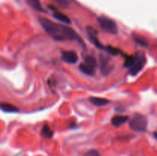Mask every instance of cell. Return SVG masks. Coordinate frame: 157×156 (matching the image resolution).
Returning a JSON list of instances; mask_svg holds the SVG:
<instances>
[{
  "label": "cell",
  "instance_id": "3",
  "mask_svg": "<svg viewBox=\"0 0 157 156\" xmlns=\"http://www.w3.org/2000/svg\"><path fill=\"white\" fill-rule=\"evenodd\" d=\"M147 119L144 115L135 114L130 121V128L134 132H144L147 128Z\"/></svg>",
  "mask_w": 157,
  "mask_h": 156
},
{
  "label": "cell",
  "instance_id": "15",
  "mask_svg": "<svg viewBox=\"0 0 157 156\" xmlns=\"http://www.w3.org/2000/svg\"><path fill=\"white\" fill-rule=\"evenodd\" d=\"M104 50L107 52L108 54L111 55H114V56H117V55L119 54H123V52L120 50L117 47H112V46H105L104 47ZM124 56L125 54H123Z\"/></svg>",
  "mask_w": 157,
  "mask_h": 156
},
{
  "label": "cell",
  "instance_id": "6",
  "mask_svg": "<svg viewBox=\"0 0 157 156\" xmlns=\"http://www.w3.org/2000/svg\"><path fill=\"white\" fill-rule=\"evenodd\" d=\"M100 62H101V73L104 76H107L113 69V65L112 64L111 61L107 57L104 56V55H101L100 56Z\"/></svg>",
  "mask_w": 157,
  "mask_h": 156
},
{
  "label": "cell",
  "instance_id": "7",
  "mask_svg": "<svg viewBox=\"0 0 157 156\" xmlns=\"http://www.w3.org/2000/svg\"><path fill=\"white\" fill-rule=\"evenodd\" d=\"M87 35H88L89 36V38H90V41H92V43H93L98 48L104 50V47H105V46H104L101 42H100L99 39H98V32H97V31L95 30L92 26H87Z\"/></svg>",
  "mask_w": 157,
  "mask_h": 156
},
{
  "label": "cell",
  "instance_id": "17",
  "mask_svg": "<svg viewBox=\"0 0 157 156\" xmlns=\"http://www.w3.org/2000/svg\"><path fill=\"white\" fill-rule=\"evenodd\" d=\"M84 156H101L100 153L97 150H90L84 154Z\"/></svg>",
  "mask_w": 157,
  "mask_h": 156
},
{
  "label": "cell",
  "instance_id": "14",
  "mask_svg": "<svg viewBox=\"0 0 157 156\" xmlns=\"http://www.w3.org/2000/svg\"><path fill=\"white\" fill-rule=\"evenodd\" d=\"M41 135H42L44 138L52 139L54 136V132L48 125H44V126H43L42 129H41Z\"/></svg>",
  "mask_w": 157,
  "mask_h": 156
},
{
  "label": "cell",
  "instance_id": "12",
  "mask_svg": "<svg viewBox=\"0 0 157 156\" xmlns=\"http://www.w3.org/2000/svg\"><path fill=\"white\" fill-rule=\"evenodd\" d=\"M53 17L57 19L58 21H61V22L64 23V24H70L71 23V19L68 16H67L66 15L63 14L62 12H58L57 10H55L53 13Z\"/></svg>",
  "mask_w": 157,
  "mask_h": 156
},
{
  "label": "cell",
  "instance_id": "9",
  "mask_svg": "<svg viewBox=\"0 0 157 156\" xmlns=\"http://www.w3.org/2000/svg\"><path fill=\"white\" fill-rule=\"evenodd\" d=\"M129 117L127 116H122V115H117L111 119V124L114 127H119L124 125V123L128 121Z\"/></svg>",
  "mask_w": 157,
  "mask_h": 156
},
{
  "label": "cell",
  "instance_id": "11",
  "mask_svg": "<svg viewBox=\"0 0 157 156\" xmlns=\"http://www.w3.org/2000/svg\"><path fill=\"white\" fill-rule=\"evenodd\" d=\"M0 110L7 113H15L18 112L16 106L8 102H0Z\"/></svg>",
  "mask_w": 157,
  "mask_h": 156
},
{
  "label": "cell",
  "instance_id": "4",
  "mask_svg": "<svg viewBox=\"0 0 157 156\" xmlns=\"http://www.w3.org/2000/svg\"><path fill=\"white\" fill-rule=\"evenodd\" d=\"M97 61L93 56L85 57L83 63H81L79 66V69L82 73L88 75V76H93L95 73L97 68Z\"/></svg>",
  "mask_w": 157,
  "mask_h": 156
},
{
  "label": "cell",
  "instance_id": "10",
  "mask_svg": "<svg viewBox=\"0 0 157 156\" xmlns=\"http://www.w3.org/2000/svg\"><path fill=\"white\" fill-rule=\"evenodd\" d=\"M89 101L90 103L93 105L96 106H104L110 103V101L105 98L101 97H96V96H92L89 99Z\"/></svg>",
  "mask_w": 157,
  "mask_h": 156
},
{
  "label": "cell",
  "instance_id": "13",
  "mask_svg": "<svg viewBox=\"0 0 157 156\" xmlns=\"http://www.w3.org/2000/svg\"><path fill=\"white\" fill-rule=\"evenodd\" d=\"M28 4L32 8V9H35L36 11L41 12H46L45 9L43 8L42 5H41V2L39 0H26Z\"/></svg>",
  "mask_w": 157,
  "mask_h": 156
},
{
  "label": "cell",
  "instance_id": "18",
  "mask_svg": "<svg viewBox=\"0 0 157 156\" xmlns=\"http://www.w3.org/2000/svg\"><path fill=\"white\" fill-rule=\"evenodd\" d=\"M53 1H55V2L58 3V4L63 6H67L68 5V3H67V2L66 0H53Z\"/></svg>",
  "mask_w": 157,
  "mask_h": 156
},
{
  "label": "cell",
  "instance_id": "2",
  "mask_svg": "<svg viewBox=\"0 0 157 156\" xmlns=\"http://www.w3.org/2000/svg\"><path fill=\"white\" fill-rule=\"evenodd\" d=\"M125 58L124 67L128 68V72L131 76L137 75L145 67L147 60L143 52H138L131 56L125 55Z\"/></svg>",
  "mask_w": 157,
  "mask_h": 156
},
{
  "label": "cell",
  "instance_id": "8",
  "mask_svg": "<svg viewBox=\"0 0 157 156\" xmlns=\"http://www.w3.org/2000/svg\"><path fill=\"white\" fill-rule=\"evenodd\" d=\"M61 59L63 61L67 63V64H73L78 62V57L77 54L73 50H65V51L62 52Z\"/></svg>",
  "mask_w": 157,
  "mask_h": 156
},
{
  "label": "cell",
  "instance_id": "1",
  "mask_svg": "<svg viewBox=\"0 0 157 156\" xmlns=\"http://www.w3.org/2000/svg\"><path fill=\"white\" fill-rule=\"evenodd\" d=\"M39 22L45 32L56 41H76L83 47L85 46L81 37L71 28L45 18H40Z\"/></svg>",
  "mask_w": 157,
  "mask_h": 156
},
{
  "label": "cell",
  "instance_id": "16",
  "mask_svg": "<svg viewBox=\"0 0 157 156\" xmlns=\"http://www.w3.org/2000/svg\"><path fill=\"white\" fill-rule=\"evenodd\" d=\"M133 39L136 41V43H137L138 44L142 46H147V41H146L145 38H142V37L139 36V35H134L133 36Z\"/></svg>",
  "mask_w": 157,
  "mask_h": 156
},
{
  "label": "cell",
  "instance_id": "5",
  "mask_svg": "<svg viewBox=\"0 0 157 156\" xmlns=\"http://www.w3.org/2000/svg\"><path fill=\"white\" fill-rule=\"evenodd\" d=\"M98 20L101 28L105 32H109L112 35H117L118 33L117 24L113 20L105 16L99 17Z\"/></svg>",
  "mask_w": 157,
  "mask_h": 156
}]
</instances>
